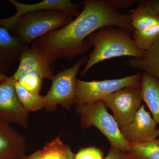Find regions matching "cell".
<instances>
[{
    "mask_svg": "<svg viewBox=\"0 0 159 159\" xmlns=\"http://www.w3.org/2000/svg\"><path fill=\"white\" fill-rule=\"evenodd\" d=\"M43 79L35 72H29L23 74L16 82L27 90L34 94H39Z\"/></svg>",
    "mask_w": 159,
    "mask_h": 159,
    "instance_id": "obj_20",
    "label": "cell"
},
{
    "mask_svg": "<svg viewBox=\"0 0 159 159\" xmlns=\"http://www.w3.org/2000/svg\"><path fill=\"white\" fill-rule=\"evenodd\" d=\"M15 83L11 77L0 82V121L27 128L29 112L20 102Z\"/></svg>",
    "mask_w": 159,
    "mask_h": 159,
    "instance_id": "obj_9",
    "label": "cell"
},
{
    "mask_svg": "<svg viewBox=\"0 0 159 159\" xmlns=\"http://www.w3.org/2000/svg\"><path fill=\"white\" fill-rule=\"evenodd\" d=\"M142 77V73L139 72L120 79L91 81L77 79L75 103L80 105L93 103L122 89L140 86Z\"/></svg>",
    "mask_w": 159,
    "mask_h": 159,
    "instance_id": "obj_6",
    "label": "cell"
},
{
    "mask_svg": "<svg viewBox=\"0 0 159 159\" xmlns=\"http://www.w3.org/2000/svg\"><path fill=\"white\" fill-rule=\"evenodd\" d=\"M25 140L10 124L0 121V159H24Z\"/></svg>",
    "mask_w": 159,
    "mask_h": 159,
    "instance_id": "obj_14",
    "label": "cell"
},
{
    "mask_svg": "<svg viewBox=\"0 0 159 159\" xmlns=\"http://www.w3.org/2000/svg\"><path fill=\"white\" fill-rule=\"evenodd\" d=\"M66 159H75V155L73 153L70 147H69Z\"/></svg>",
    "mask_w": 159,
    "mask_h": 159,
    "instance_id": "obj_26",
    "label": "cell"
},
{
    "mask_svg": "<svg viewBox=\"0 0 159 159\" xmlns=\"http://www.w3.org/2000/svg\"><path fill=\"white\" fill-rule=\"evenodd\" d=\"M134 29L132 37L140 50H148L159 39V16L145 1L128 13Z\"/></svg>",
    "mask_w": 159,
    "mask_h": 159,
    "instance_id": "obj_7",
    "label": "cell"
},
{
    "mask_svg": "<svg viewBox=\"0 0 159 159\" xmlns=\"http://www.w3.org/2000/svg\"><path fill=\"white\" fill-rule=\"evenodd\" d=\"M103 157L100 149L91 147L81 149L75 155V159H104Z\"/></svg>",
    "mask_w": 159,
    "mask_h": 159,
    "instance_id": "obj_21",
    "label": "cell"
},
{
    "mask_svg": "<svg viewBox=\"0 0 159 159\" xmlns=\"http://www.w3.org/2000/svg\"><path fill=\"white\" fill-rule=\"evenodd\" d=\"M104 159H130V154L128 152L111 147Z\"/></svg>",
    "mask_w": 159,
    "mask_h": 159,
    "instance_id": "obj_22",
    "label": "cell"
},
{
    "mask_svg": "<svg viewBox=\"0 0 159 159\" xmlns=\"http://www.w3.org/2000/svg\"><path fill=\"white\" fill-rule=\"evenodd\" d=\"M130 159H137L130 154Z\"/></svg>",
    "mask_w": 159,
    "mask_h": 159,
    "instance_id": "obj_28",
    "label": "cell"
},
{
    "mask_svg": "<svg viewBox=\"0 0 159 159\" xmlns=\"http://www.w3.org/2000/svg\"><path fill=\"white\" fill-rule=\"evenodd\" d=\"M80 4L83 9L70 24L32 43L52 65L61 58L70 61L86 54L90 49L86 39L101 28L115 26L133 33L129 15L121 12L109 0H85Z\"/></svg>",
    "mask_w": 159,
    "mask_h": 159,
    "instance_id": "obj_1",
    "label": "cell"
},
{
    "mask_svg": "<svg viewBox=\"0 0 159 159\" xmlns=\"http://www.w3.org/2000/svg\"><path fill=\"white\" fill-rule=\"evenodd\" d=\"M87 58V56H83L71 67L54 75L51 88L44 96L45 109L53 111L58 105L68 110L71 109L72 105L76 103L77 75Z\"/></svg>",
    "mask_w": 159,
    "mask_h": 159,
    "instance_id": "obj_5",
    "label": "cell"
},
{
    "mask_svg": "<svg viewBox=\"0 0 159 159\" xmlns=\"http://www.w3.org/2000/svg\"><path fill=\"white\" fill-rule=\"evenodd\" d=\"M73 20L74 17L61 11H35L0 26L6 28L12 35L30 45L35 40L63 28Z\"/></svg>",
    "mask_w": 159,
    "mask_h": 159,
    "instance_id": "obj_3",
    "label": "cell"
},
{
    "mask_svg": "<svg viewBox=\"0 0 159 159\" xmlns=\"http://www.w3.org/2000/svg\"><path fill=\"white\" fill-rule=\"evenodd\" d=\"M145 1L155 10L159 16V0H148Z\"/></svg>",
    "mask_w": 159,
    "mask_h": 159,
    "instance_id": "obj_24",
    "label": "cell"
},
{
    "mask_svg": "<svg viewBox=\"0 0 159 159\" xmlns=\"http://www.w3.org/2000/svg\"><path fill=\"white\" fill-rule=\"evenodd\" d=\"M132 35L127 30L115 26L104 27L92 33L85 43L90 48L93 47V51L89 55L80 76L85 77L93 66L106 60L122 56L142 57L145 51L137 47Z\"/></svg>",
    "mask_w": 159,
    "mask_h": 159,
    "instance_id": "obj_2",
    "label": "cell"
},
{
    "mask_svg": "<svg viewBox=\"0 0 159 159\" xmlns=\"http://www.w3.org/2000/svg\"><path fill=\"white\" fill-rule=\"evenodd\" d=\"M77 108L84 128L95 126L107 138L111 147L127 152L129 143L122 136L116 119L109 113L103 101L77 105Z\"/></svg>",
    "mask_w": 159,
    "mask_h": 159,
    "instance_id": "obj_4",
    "label": "cell"
},
{
    "mask_svg": "<svg viewBox=\"0 0 159 159\" xmlns=\"http://www.w3.org/2000/svg\"><path fill=\"white\" fill-rule=\"evenodd\" d=\"M24 159H42L41 151H37L29 156L25 157Z\"/></svg>",
    "mask_w": 159,
    "mask_h": 159,
    "instance_id": "obj_25",
    "label": "cell"
},
{
    "mask_svg": "<svg viewBox=\"0 0 159 159\" xmlns=\"http://www.w3.org/2000/svg\"><path fill=\"white\" fill-rule=\"evenodd\" d=\"M121 133L129 145H135L158 139L159 128L151 114L142 104L134 120L120 128Z\"/></svg>",
    "mask_w": 159,
    "mask_h": 159,
    "instance_id": "obj_10",
    "label": "cell"
},
{
    "mask_svg": "<svg viewBox=\"0 0 159 159\" xmlns=\"http://www.w3.org/2000/svg\"><path fill=\"white\" fill-rule=\"evenodd\" d=\"M15 87L20 102L29 112L45 108V99L44 96L29 92L17 82L15 83Z\"/></svg>",
    "mask_w": 159,
    "mask_h": 159,
    "instance_id": "obj_17",
    "label": "cell"
},
{
    "mask_svg": "<svg viewBox=\"0 0 159 159\" xmlns=\"http://www.w3.org/2000/svg\"><path fill=\"white\" fill-rule=\"evenodd\" d=\"M128 62L131 67L141 70L159 80V39L144 52L142 57H130Z\"/></svg>",
    "mask_w": 159,
    "mask_h": 159,
    "instance_id": "obj_16",
    "label": "cell"
},
{
    "mask_svg": "<svg viewBox=\"0 0 159 159\" xmlns=\"http://www.w3.org/2000/svg\"><path fill=\"white\" fill-rule=\"evenodd\" d=\"M69 147L57 137L47 143L41 150L42 159H66Z\"/></svg>",
    "mask_w": 159,
    "mask_h": 159,
    "instance_id": "obj_19",
    "label": "cell"
},
{
    "mask_svg": "<svg viewBox=\"0 0 159 159\" xmlns=\"http://www.w3.org/2000/svg\"><path fill=\"white\" fill-rule=\"evenodd\" d=\"M141 89L143 101L148 107L154 120L159 125V80L148 73L142 74Z\"/></svg>",
    "mask_w": 159,
    "mask_h": 159,
    "instance_id": "obj_15",
    "label": "cell"
},
{
    "mask_svg": "<svg viewBox=\"0 0 159 159\" xmlns=\"http://www.w3.org/2000/svg\"><path fill=\"white\" fill-rule=\"evenodd\" d=\"M29 46L12 35L6 28L0 26V74H5L20 61L23 52Z\"/></svg>",
    "mask_w": 159,
    "mask_h": 159,
    "instance_id": "obj_13",
    "label": "cell"
},
{
    "mask_svg": "<svg viewBox=\"0 0 159 159\" xmlns=\"http://www.w3.org/2000/svg\"><path fill=\"white\" fill-rule=\"evenodd\" d=\"M19 62L17 70L11 77L15 82L23 74L29 72L37 73L43 79L51 80L54 77L52 65L33 43L23 52Z\"/></svg>",
    "mask_w": 159,
    "mask_h": 159,
    "instance_id": "obj_12",
    "label": "cell"
},
{
    "mask_svg": "<svg viewBox=\"0 0 159 159\" xmlns=\"http://www.w3.org/2000/svg\"><path fill=\"white\" fill-rule=\"evenodd\" d=\"M8 76H6L5 74H0V82L7 79Z\"/></svg>",
    "mask_w": 159,
    "mask_h": 159,
    "instance_id": "obj_27",
    "label": "cell"
},
{
    "mask_svg": "<svg viewBox=\"0 0 159 159\" xmlns=\"http://www.w3.org/2000/svg\"><path fill=\"white\" fill-rule=\"evenodd\" d=\"M127 152L137 159H159V138L151 142L129 145Z\"/></svg>",
    "mask_w": 159,
    "mask_h": 159,
    "instance_id": "obj_18",
    "label": "cell"
},
{
    "mask_svg": "<svg viewBox=\"0 0 159 159\" xmlns=\"http://www.w3.org/2000/svg\"><path fill=\"white\" fill-rule=\"evenodd\" d=\"M109 1L113 6L119 10L129 8L136 2L135 0H109Z\"/></svg>",
    "mask_w": 159,
    "mask_h": 159,
    "instance_id": "obj_23",
    "label": "cell"
},
{
    "mask_svg": "<svg viewBox=\"0 0 159 159\" xmlns=\"http://www.w3.org/2000/svg\"><path fill=\"white\" fill-rule=\"evenodd\" d=\"M16 9L14 15L6 19H0V26L11 22L24 15L33 11H61L73 17H77L80 13L81 4H74L70 0H44L34 4H27L15 0L8 1Z\"/></svg>",
    "mask_w": 159,
    "mask_h": 159,
    "instance_id": "obj_11",
    "label": "cell"
},
{
    "mask_svg": "<svg viewBox=\"0 0 159 159\" xmlns=\"http://www.w3.org/2000/svg\"><path fill=\"white\" fill-rule=\"evenodd\" d=\"M101 100L113 112L120 129L134 120L142 105L141 85L122 89Z\"/></svg>",
    "mask_w": 159,
    "mask_h": 159,
    "instance_id": "obj_8",
    "label": "cell"
}]
</instances>
